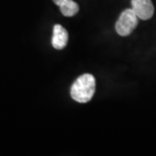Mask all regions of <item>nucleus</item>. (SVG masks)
I'll return each instance as SVG.
<instances>
[{
    "instance_id": "obj_1",
    "label": "nucleus",
    "mask_w": 156,
    "mask_h": 156,
    "mask_svg": "<svg viewBox=\"0 0 156 156\" xmlns=\"http://www.w3.org/2000/svg\"><path fill=\"white\" fill-rule=\"evenodd\" d=\"M95 91V79L90 74L80 76L70 89L71 97L80 103H86L92 99Z\"/></svg>"
},
{
    "instance_id": "obj_2",
    "label": "nucleus",
    "mask_w": 156,
    "mask_h": 156,
    "mask_svg": "<svg viewBox=\"0 0 156 156\" xmlns=\"http://www.w3.org/2000/svg\"><path fill=\"white\" fill-rule=\"evenodd\" d=\"M138 24V17L131 9H127L119 17L115 23V30L120 36L127 37L132 33Z\"/></svg>"
},
{
    "instance_id": "obj_3",
    "label": "nucleus",
    "mask_w": 156,
    "mask_h": 156,
    "mask_svg": "<svg viewBox=\"0 0 156 156\" xmlns=\"http://www.w3.org/2000/svg\"><path fill=\"white\" fill-rule=\"evenodd\" d=\"M132 10L140 19L147 20L153 17L154 7L151 0H132Z\"/></svg>"
},
{
    "instance_id": "obj_4",
    "label": "nucleus",
    "mask_w": 156,
    "mask_h": 156,
    "mask_svg": "<svg viewBox=\"0 0 156 156\" xmlns=\"http://www.w3.org/2000/svg\"><path fill=\"white\" fill-rule=\"evenodd\" d=\"M69 34L60 24H56L53 28L52 46L56 50H62L68 44Z\"/></svg>"
},
{
    "instance_id": "obj_5",
    "label": "nucleus",
    "mask_w": 156,
    "mask_h": 156,
    "mask_svg": "<svg viewBox=\"0 0 156 156\" xmlns=\"http://www.w3.org/2000/svg\"><path fill=\"white\" fill-rule=\"evenodd\" d=\"M60 7L62 14L65 17H73L79 11V5L73 0H65Z\"/></svg>"
},
{
    "instance_id": "obj_6",
    "label": "nucleus",
    "mask_w": 156,
    "mask_h": 156,
    "mask_svg": "<svg viewBox=\"0 0 156 156\" xmlns=\"http://www.w3.org/2000/svg\"><path fill=\"white\" fill-rule=\"evenodd\" d=\"M64 1H65V0H53V2H54V3L56 4V5H58V6L61 5L62 4V3H63Z\"/></svg>"
}]
</instances>
